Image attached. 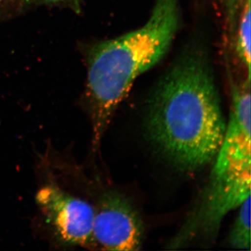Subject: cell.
Wrapping results in <instances>:
<instances>
[{
    "label": "cell",
    "mask_w": 251,
    "mask_h": 251,
    "mask_svg": "<svg viewBox=\"0 0 251 251\" xmlns=\"http://www.w3.org/2000/svg\"><path fill=\"white\" fill-rule=\"evenodd\" d=\"M251 0H247L241 11L233 37L229 46L246 74L251 77Z\"/></svg>",
    "instance_id": "obj_6"
},
{
    "label": "cell",
    "mask_w": 251,
    "mask_h": 251,
    "mask_svg": "<svg viewBox=\"0 0 251 251\" xmlns=\"http://www.w3.org/2000/svg\"><path fill=\"white\" fill-rule=\"evenodd\" d=\"M94 208V249L118 251L141 249L143 222L126 198L117 191H105L99 196Z\"/></svg>",
    "instance_id": "obj_5"
},
{
    "label": "cell",
    "mask_w": 251,
    "mask_h": 251,
    "mask_svg": "<svg viewBox=\"0 0 251 251\" xmlns=\"http://www.w3.org/2000/svg\"><path fill=\"white\" fill-rule=\"evenodd\" d=\"M227 242L229 247L237 250H251V196L240 205Z\"/></svg>",
    "instance_id": "obj_7"
},
{
    "label": "cell",
    "mask_w": 251,
    "mask_h": 251,
    "mask_svg": "<svg viewBox=\"0 0 251 251\" xmlns=\"http://www.w3.org/2000/svg\"><path fill=\"white\" fill-rule=\"evenodd\" d=\"M181 20L179 0H156L142 27L91 46L84 103L92 126L94 152L135 80L171 49Z\"/></svg>",
    "instance_id": "obj_2"
},
{
    "label": "cell",
    "mask_w": 251,
    "mask_h": 251,
    "mask_svg": "<svg viewBox=\"0 0 251 251\" xmlns=\"http://www.w3.org/2000/svg\"><path fill=\"white\" fill-rule=\"evenodd\" d=\"M36 202L60 244L94 249L95 208L90 202L54 184L41 187L36 193Z\"/></svg>",
    "instance_id": "obj_4"
},
{
    "label": "cell",
    "mask_w": 251,
    "mask_h": 251,
    "mask_svg": "<svg viewBox=\"0 0 251 251\" xmlns=\"http://www.w3.org/2000/svg\"><path fill=\"white\" fill-rule=\"evenodd\" d=\"M224 20L229 45L233 37L238 19L247 0H211Z\"/></svg>",
    "instance_id": "obj_8"
},
{
    "label": "cell",
    "mask_w": 251,
    "mask_h": 251,
    "mask_svg": "<svg viewBox=\"0 0 251 251\" xmlns=\"http://www.w3.org/2000/svg\"><path fill=\"white\" fill-rule=\"evenodd\" d=\"M36 2L46 3L50 4L66 5L75 12L80 13L81 11V0H29Z\"/></svg>",
    "instance_id": "obj_9"
},
{
    "label": "cell",
    "mask_w": 251,
    "mask_h": 251,
    "mask_svg": "<svg viewBox=\"0 0 251 251\" xmlns=\"http://www.w3.org/2000/svg\"><path fill=\"white\" fill-rule=\"evenodd\" d=\"M251 184V166L214 165L197 202L168 249L184 248L195 240H215L225 217L250 197Z\"/></svg>",
    "instance_id": "obj_3"
},
{
    "label": "cell",
    "mask_w": 251,
    "mask_h": 251,
    "mask_svg": "<svg viewBox=\"0 0 251 251\" xmlns=\"http://www.w3.org/2000/svg\"><path fill=\"white\" fill-rule=\"evenodd\" d=\"M226 125L207 51L201 44L188 45L149 97L148 139L173 166L195 172L216 158Z\"/></svg>",
    "instance_id": "obj_1"
}]
</instances>
